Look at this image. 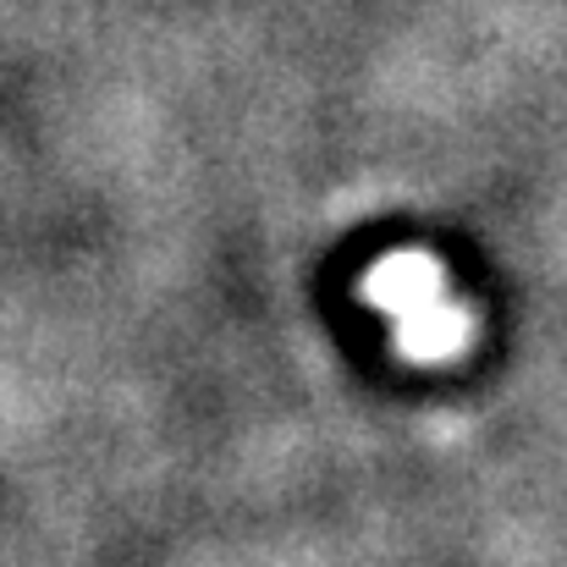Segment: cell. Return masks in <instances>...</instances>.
<instances>
[{"label": "cell", "mask_w": 567, "mask_h": 567, "mask_svg": "<svg viewBox=\"0 0 567 567\" xmlns=\"http://www.w3.org/2000/svg\"><path fill=\"white\" fill-rule=\"evenodd\" d=\"M364 298L385 315L396 348L413 364H446V359H457L463 342H468V331H474L468 309L446 287V265L430 259V254H419V248H402V254L375 259V270L364 276Z\"/></svg>", "instance_id": "cell-1"}]
</instances>
